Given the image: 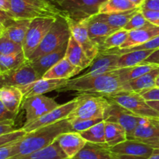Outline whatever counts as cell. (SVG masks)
Returning <instances> with one entry per match:
<instances>
[{"mask_svg": "<svg viewBox=\"0 0 159 159\" xmlns=\"http://www.w3.org/2000/svg\"><path fill=\"white\" fill-rule=\"evenodd\" d=\"M149 105L159 113V101H147Z\"/></svg>", "mask_w": 159, "mask_h": 159, "instance_id": "49", "label": "cell"}, {"mask_svg": "<svg viewBox=\"0 0 159 159\" xmlns=\"http://www.w3.org/2000/svg\"><path fill=\"white\" fill-rule=\"evenodd\" d=\"M130 1L134 5H135L138 8H141L146 0H130Z\"/></svg>", "mask_w": 159, "mask_h": 159, "instance_id": "50", "label": "cell"}, {"mask_svg": "<svg viewBox=\"0 0 159 159\" xmlns=\"http://www.w3.org/2000/svg\"><path fill=\"white\" fill-rule=\"evenodd\" d=\"M110 148L113 154L144 158H148L154 151L147 143L135 140H127Z\"/></svg>", "mask_w": 159, "mask_h": 159, "instance_id": "15", "label": "cell"}, {"mask_svg": "<svg viewBox=\"0 0 159 159\" xmlns=\"http://www.w3.org/2000/svg\"><path fill=\"white\" fill-rule=\"evenodd\" d=\"M159 35V26L149 23L141 29L129 31L128 37L120 49L131 48L147 43Z\"/></svg>", "mask_w": 159, "mask_h": 159, "instance_id": "20", "label": "cell"}, {"mask_svg": "<svg viewBox=\"0 0 159 159\" xmlns=\"http://www.w3.org/2000/svg\"><path fill=\"white\" fill-rule=\"evenodd\" d=\"M159 137V118H142L130 140L145 141Z\"/></svg>", "mask_w": 159, "mask_h": 159, "instance_id": "23", "label": "cell"}, {"mask_svg": "<svg viewBox=\"0 0 159 159\" xmlns=\"http://www.w3.org/2000/svg\"><path fill=\"white\" fill-rule=\"evenodd\" d=\"M113 153L107 143L87 142L84 147L71 159H112Z\"/></svg>", "mask_w": 159, "mask_h": 159, "instance_id": "22", "label": "cell"}, {"mask_svg": "<svg viewBox=\"0 0 159 159\" xmlns=\"http://www.w3.org/2000/svg\"><path fill=\"white\" fill-rule=\"evenodd\" d=\"M155 87H158L159 88V76H158L156 80V82H155Z\"/></svg>", "mask_w": 159, "mask_h": 159, "instance_id": "52", "label": "cell"}, {"mask_svg": "<svg viewBox=\"0 0 159 159\" xmlns=\"http://www.w3.org/2000/svg\"><path fill=\"white\" fill-rule=\"evenodd\" d=\"M141 8H137L126 12H116V13H98V16L99 18L108 23L113 30L118 31V30L124 29L130 19Z\"/></svg>", "mask_w": 159, "mask_h": 159, "instance_id": "27", "label": "cell"}, {"mask_svg": "<svg viewBox=\"0 0 159 159\" xmlns=\"http://www.w3.org/2000/svg\"><path fill=\"white\" fill-rule=\"evenodd\" d=\"M70 131H73L72 126L69 120L65 118L54 124L27 132L23 138L16 143L10 158L22 157L43 149L52 144L61 134Z\"/></svg>", "mask_w": 159, "mask_h": 159, "instance_id": "2", "label": "cell"}, {"mask_svg": "<svg viewBox=\"0 0 159 159\" xmlns=\"http://www.w3.org/2000/svg\"><path fill=\"white\" fill-rule=\"evenodd\" d=\"M68 43L63 45L54 51L48 53V54L40 56L34 60L30 61V63L31 64L33 68L35 70V71L40 77H43V75L48 70H51L55 64H57L59 61L65 57Z\"/></svg>", "mask_w": 159, "mask_h": 159, "instance_id": "18", "label": "cell"}, {"mask_svg": "<svg viewBox=\"0 0 159 159\" xmlns=\"http://www.w3.org/2000/svg\"><path fill=\"white\" fill-rule=\"evenodd\" d=\"M107 0H55L54 4L67 17L82 21L99 13L101 6Z\"/></svg>", "mask_w": 159, "mask_h": 159, "instance_id": "7", "label": "cell"}, {"mask_svg": "<svg viewBox=\"0 0 159 159\" xmlns=\"http://www.w3.org/2000/svg\"><path fill=\"white\" fill-rule=\"evenodd\" d=\"M11 14L16 19L31 20L65 15L60 8L48 0H11Z\"/></svg>", "mask_w": 159, "mask_h": 159, "instance_id": "3", "label": "cell"}, {"mask_svg": "<svg viewBox=\"0 0 159 159\" xmlns=\"http://www.w3.org/2000/svg\"><path fill=\"white\" fill-rule=\"evenodd\" d=\"M16 115L12 113V112L6 108L2 103L0 102V122L5 121V120H14Z\"/></svg>", "mask_w": 159, "mask_h": 159, "instance_id": "43", "label": "cell"}, {"mask_svg": "<svg viewBox=\"0 0 159 159\" xmlns=\"http://www.w3.org/2000/svg\"><path fill=\"white\" fill-rule=\"evenodd\" d=\"M106 143L110 147L127 140V131L121 125L105 121Z\"/></svg>", "mask_w": 159, "mask_h": 159, "instance_id": "30", "label": "cell"}, {"mask_svg": "<svg viewBox=\"0 0 159 159\" xmlns=\"http://www.w3.org/2000/svg\"><path fill=\"white\" fill-rule=\"evenodd\" d=\"M67 90H75L79 93V94H96L107 97L131 90L128 84L123 82L114 70L99 76H79L74 79L68 80L57 91Z\"/></svg>", "mask_w": 159, "mask_h": 159, "instance_id": "1", "label": "cell"}, {"mask_svg": "<svg viewBox=\"0 0 159 159\" xmlns=\"http://www.w3.org/2000/svg\"><path fill=\"white\" fill-rule=\"evenodd\" d=\"M48 1H50V2H51L54 3V2H55V0H48Z\"/></svg>", "mask_w": 159, "mask_h": 159, "instance_id": "53", "label": "cell"}, {"mask_svg": "<svg viewBox=\"0 0 159 159\" xmlns=\"http://www.w3.org/2000/svg\"><path fill=\"white\" fill-rule=\"evenodd\" d=\"M147 159H159V149H154L152 154Z\"/></svg>", "mask_w": 159, "mask_h": 159, "instance_id": "51", "label": "cell"}, {"mask_svg": "<svg viewBox=\"0 0 159 159\" xmlns=\"http://www.w3.org/2000/svg\"><path fill=\"white\" fill-rule=\"evenodd\" d=\"M146 101H159V88L154 87L139 93Z\"/></svg>", "mask_w": 159, "mask_h": 159, "instance_id": "41", "label": "cell"}, {"mask_svg": "<svg viewBox=\"0 0 159 159\" xmlns=\"http://www.w3.org/2000/svg\"><path fill=\"white\" fill-rule=\"evenodd\" d=\"M68 80L41 79L28 85L19 87L23 94V99L36 95H43L52 90H57L63 87Z\"/></svg>", "mask_w": 159, "mask_h": 159, "instance_id": "17", "label": "cell"}, {"mask_svg": "<svg viewBox=\"0 0 159 159\" xmlns=\"http://www.w3.org/2000/svg\"><path fill=\"white\" fill-rule=\"evenodd\" d=\"M27 60L24 52L13 55H0V73L14 70Z\"/></svg>", "mask_w": 159, "mask_h": 159, "instance_id": "33", "label": "cell"}, {"mask_svg": "<svg viewBox=\"0 0 159 159\" xmlns=\"http://www.w3.org/2000/svg\"><path fill=\"white\" fill-rule=\"evenodd\" d=\"M79 133L87 142L95 143H106L105 121H102L86 130L82 131Z\"/></svg>", "mask_w": 159, "mask_h": 159, "instance_id": "34", "label": "cell"}, {"mask_svg": "<svg viewBox=\"0 0 159 159\" xmlns=\"http://www.w3.org/2000/svg\"><path fill=\"white\" fill-rule=\"evenodd\" d=\"M55 20L56 18L53 17H45L31 20L23 44V52L26 59H29L38 48Z\"/></svg>", "mask_w": 159, "mask_h": 159, "instance_id": "8", "label": "cell"}, {"mask_svg": "<svg viewBox=\"0 0 159 159\" xmlns=\"http://www.w3.org/2000/svg\"><path fill=\"white\" fill-rule=\"evenodd\" d=\"M0 10L11 13V0H0Z\"/></svg>", "mask_w": 159, "mask_h": 159, "instance_id": "46", "label": "cell"}, {"mask_svg": "<svg viewBox=\"0 0 159 159\" xmlns=\"http://www.w3.org/2000/svg\"><path fill=\"white\" fill-rule=\"evenodd\" d=\"M14 120H5L0 122V136L9 133L15 130L14 129Z\"/></svg>", "mask_w": 159, "mask_h": 159, "instance_id": "42", "label": "cell"}, {"mask_svg": "<svg viewBox=\"0 0 159 159\" xmlns=\"http://www.w3.org/2000/svg\"><path fill=\"white\" fill-rule=\"evenodd\" d=\"M130 0H107L101 6L99 13H116L137 9Z\"/></svg>", "mask_w": 159, "mask_h": 159, "instance_id": "32", "label": "cell"}, {"mask_svg": "<svg viewBox=\"0 0 159 159\" xmlns=\"http://www.w3.org/2000/svg\"><path fill=\"white\" fill-rule=\"evenodd\" d=\"M149 23H149V22L146 20L144 14L141 12V9H140L134 15V17L130 19V20L128 22V23L126 25L125 27H124V29L127 31H134V30L141 29V28L147 26Z\"/></svg>", "mask_w": 159, "mask_h": 159, "instance_id": "37", "label": "cell"}, {"mask_svg": "<svg viewBox=\"0 0 159 159\" xmlns=\"http://www.w3.org/2000/svg\"><path fill=\"white\" fill-rule=\"evenodd\" d=\"M71 123L72 129L75 132H80L86 130L96 124L104 121L103 118H93V119H68Z\"/></svg>", "mask_w": 159, "mask_h": 159, "instance_id": "38", "label": "cell"}, {"mask_svg": "<svg viewBox=\"0 0 159 159\" xmlns=\"http://www.w3.org/2000/svg\"><path fill=\"white\" fill-rule=\"evenodd\" d=\"M65 57L80 71L85 70L87 67H89L93 62V60L87 56L83 49L72 36L68 41Z\"/></svg>", "mask_w": 159, "mask_h": 159, "instance_id": "21", "label": "cell"}, {"mask_svg": "<svg viewBox=\"0 0 159 159\" xmlns=\"http://www.w3.org/2000/svg\"><path fill=\"white\" fill-rule=\"evenodd\" d=\"M78 101H79V98L76 97L75 98L69 101L68 102L60 104L57 108L51 110V112L40 116V118L30 123H24L22 128L27 132H30L41 127H44V126H49L65 118H68V115L77 105Z\"/></svg>", "mask_w": 159, "mask_h": 159, "instance_id": "10", "label": "cell"}, {"mask_svg": "<svg viewBox=\"0 0 159 159\" xmlns=\"http://www.w3.org/2000/svg\"><path fill=\"white\" fill-rule=\"evenodd\" d=\"M92 40L100 48L109 35L116 31L108 23L99 18L98 14L82 20Z\"/></svg>", "mask_w": 159, "mask_h": 159, "instance_id": "16", "label": "cell"}, {"mask_svg": "<svg viewBox=\"0 0 159 159\" xmlns=\"http://www.w3.org/2000/svg\"><path fill=\"white\" fill-rule=\"evenodd\" d=\"M103 118L104 121L112 122L121 125L127 131V140H130L135 129L139 125L142 118L110 100L109 105L104 113Z\"/></svg>", "mask_w": 159, "mask_h": 159, "instance_id": "9", "label": "cell"}, {"mask_svg": "<svg viewBox=\"0 0 159 159\" xmlns=\"http://www.w3.org/2000/svg\"><path fill=\"white\" fill-rule=\"evenodd\" d=\"M158 76L159 65L152 70V71L141 76V77L130 81L128 83V85L131 90L141 93V91L150 90V89L155 87V82H156V80Z\"/></svg>", "mask_w": 159, "mask_h": 159, "instance_id": "31", "label": "cell"}, {"mask_svg": "<svg viewBox=\"0 0 159 159\" xmlns=\"http://www.w3.org/2000/svg\"><path fill=\"white\" fill-rule=\"evenodd\" d=\"M157 66H158V65H155V64L142 62V63L134 65V66L117 69L115 71L117 73L118 76L120 77V79L122 80L123 82L128 84L130 81L141 77V76L152 71Z\"/></svg>", "mask_w": 159, "mask_h": 159, "instance_id": "26", "label": "cell"}, {"mask_svg": "<svg viewBox=\"0 0 159 159\" xmlns=\"http://www.w3.org/2000/svg\"><path fill=\"white\" fill-rule=\"evenodd\" d=\"M23 101V94L17 87H2L0 90V102L6 108L17 115Z\"/></svg>", "mask_w": 159, "mask_h": 159, "instance_id": "24", "label": "cell"}, {"mask_svg": "<svg viewBox=\"0 0 159 159\" xmlns=\"http://www.w3.org/2000/svg\"><path fill=\"white\" fill-rule=\"evenodd\" d=\"M106 98L141 118H159L158 112L152 108L148 101L138 92L127 90L109 95Z\"/></svg>", "mask_w": 159, "mask_h": 159, "instance_id": "6", "label": "cell"}, {"mask_svg": "<svg viewBox=\"0 0 159 159\" xmlns=\"http://www.w3.org/2000/svg\"><path fill=\"white\" fill-rule=\"evenodd\" d=\"M80 70L73 65L66 57H64L50 70H48L42 78L44 79L70 80L80 73Z\"/></svg>", "mask_w": 159, "mask_h": 159, "instance_id": "25", "label": "cell"}, {"mask_svg": "<svg viewBox=\"0 0 159 159\" xmlns=\"http://www.w3.org/2000/svg\"><path fill=\"white\" fill-rule=\"evenodd\" d=\"M129 31L124 29L118 30L112 33L107 37L103 45L99 48V51H107L113 48H120L128 37Z\"/></svg>", "mask_w": 159, "mask_h": 159, "instance_id": "35", "label": "cell"}, {"mask_svg": "<svg viewBox=\"0 0 159 159\" xmlns=\"http://www.w3.org/2000/svg\"><path fill=\"white\" fill-rule=\"evenodd\" d=\"M144 63H151L159 65V48L155 50L147 59L144 62Z\"/></svg>", "mask_w": 159, "mask_h": 159, "instance_id": "45", "label": "cell"}, {"mask_svg": "<svg viewBox=\"0 0 159 159\" xmlns=\"http://www.w3.org/2000/svg\"><path fill=\"white\" fill-rule=\"evenodd\" d=\"M66 18L71 29V36L75 39L87 56L93 61L99 55V48L90 37L85 25L82 21H76L67 16Z\"/></svg>", "mask_w": 159, "mask_h": 159, "instance_id": "13", "label": "cell"}, {"mask_svg": "<svg viewBox=\"0 0 159 159\" xmlns=\"http://www.w3.org/2000/svg\"><path fill=\"white\" fill-rule=\"evenodd\" d=\"M71 37V29L67 20L66 15L58 17L56 18L55 21L43 37L38 48L28 60H34L40 56L54 51L63 45L68 43Z\"/></svg>", "mask_w": 159, "mask_h": 159, "instance_id": "4", "label": "cell"}, {"mask_svg": "<svg viewBox=\"0 0 159 159\" xmlns=\"http://www.w3.org/2000/svg\"><path fill=\"white\" fill-rule=\"evenodd\" d=\"M23 52L22 45L13 41L4 34H0V55H13Z\"/></svg>", "mask_w": 159, "mask_h": 159, "instance_id": "36", "label": "cell"}, {"mask_svg": "<svg viewBox=\"0 0 159 159\" xmlns=\"http://www.w3.org/2000/svg\"><path fill=\"white\" fill-rule=\"evenodd\" d=\"M10 159H68L61 150L57 140L50 146L31 154Z\"/></svg>", "mask_w": 159, "mask_h": 159, "instance_id": "28", "label": "cell"}, {"mask_svg": "<svg viewBox=\"0 0 159 159\" xmlns=\"http://www.w3.org/2000/svg\"><path fill=\"white\" fill-rule=\"evenodd\" d=\"M143 142L147 143V144H148L149 146L153 147L154 149H159V137L150 139V140H145V141H143Z\"/></svg>", "mask_w": 159, "mask_h": 159, "instance_id": "47", "label": "cell"}, {"mask_svg": "<svg viewBox=\"0 0 159 159\" xmlns=\"http://www.w3.org/2000/svg\"><path fill=\"white\" fill-rule=\"evenodd\" d=\"M112 159H147V158H144V157H132V156H127V155H121V154H113V157H112Z\"/></svg>", "mask_w": 159, "mask_h": 159, "instance_id": "48", "label": "cell"}, {"mask_svg": "<svg viewBox=\"0 0 159 159\" xmlns=\"http://www.w3.org/2000/svg\"><path fill=\"white\" fill-rule=\"evenodd\" d=\"M59 105L60 104L54 98L44 96L43 94L25 98L22 103V108L26 112L25 123L40 118Z\"/></svg>", "mask_w": 159, "mask_h": 159, "instance_id": "12", "label": "cell"}, {"mask_svg": "<svg viewBox=\"0 0 159 159\" xmlns=\"http://www.w3.org/2000/svg\"><path fill=\"white\" fill-rule=\"evenodd\" d=\"M155 51V50H138L120 55L116 67L117 69L126 68L142 63Z\"/></svg>", "mask_w": 159, "mask_h": 159, "instance_id": "29", "label": "cell"}, {"mask_svg": "<svg viewBox=\"0 0 159 159\" xmlns=\"http://www.w3.org/2000/svg\"><path fill=\"white\" fill-rule=\"evenodd\" d=\"M141 12L144 14L146 20L152 24L159 26V11L151 10V9H141Z\"/></svg>", "mask_w": 159, "mask_h": 159, "instance_id": "40", "label": "cell"}, {"mask_svg": "<svg viewBox=\"0 0 159 159\" xmlns=\"http://www.w3.org/2000/svg\"><path fill=\"white\" fill-rule=\"evenodd\" d=\"M141 9L159 11V0H146Z\"/></svg>", "mask_w": 159, "mask_h": 159, "instance_id": "44", "label": "cell"}, {"mask_svg": "<svg viewBox=\"0 0 159 159\" xmlns=\"http://www.w3.org/2000/svg\"><path fill=\"white\" fill-rule=\"evenodd\" d=\"M79 101L68 119H93L103 118L110 100L105 96L96 94H79ZM104 119V118H103Z\"/></svg>", "mask_w": 159, "mask_h": 159, "instance_id": "5", "label": "cell"}, {"mask_svg": "<svg viewBox=\"0 0 159 159\" xmlns=\"http://www.w3.org/2000/svg\"><path fill=\"white\" fill-rule=\"evenodd\" d=\"M119 57L120 55L99 51V55L93 61L89 70L81 76H96L114 71L117 69L116 65Z\"/></svg>", "mask_w": 159, "mask_h": 159, "instance_id": "14", "label": "cell"}, {"mask_svg": "<svg viewBox=\"0 0 159 159\" xmlns=\"http://www.w3.org/2000/svg\"><path fill=\"white\" fill-rule=\"evenodd\" d=\"M26 133H27V132L23 128H21V129H15L14 131L9 132V133L0 136V146L11 143V142L19 141L22 138H23L26 135Z\"/></svg>", "mask_w": 159, "mask_h": 159, "instance_id": "39", "label": "cell"}, {"mask_svg": "<svg viewBox=\"0 0 159 159\" xmlns=\"http://www.w3.org/2000/svg\"><path fill=\"white\" fill-rule=\"evenodd\" d=\"M57 141L68 159L73 158L87 143L79 132L75 131L61 133L57 138Z\"/></svg>", "mask_w": 159, "mask_h": 159, "instance_id": "19", "label": "cell"}, {"mask_svg": "<svg viewBox=\"0 0 159 159\" xmlns=\"http://www.w3.org/2000/svg\"><path fill=\"white\" fill-rule=\"evenodd\" d=\"M0 76L1 87H21L41 79L33 68L29 60L14 70L0 73Z\"/></svg>", "mask_w": 159, "mask_h": 159, "instance_id": "11", "label": "cell"}]
</instances>
